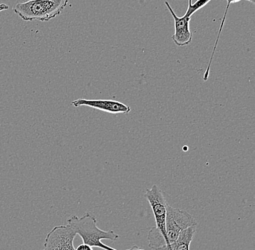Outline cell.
<instances>
[{"instance_id":"1","label":"cell","mask_w":255,"mask_h":250,"mask_svg":"<svg viewBox=\"0 0 255 250\" xmlns=\"http://www.w3.org/2000/svg\"><path fill=\"white\" fill-rule=\"evenodd\" d=\"M76 235H79L83 243L89 245L92 248H100L104 250H117L108 247L102 243L103 240L116 241L119 240V235L114 231H104L97 227V221L95 216L87 213L84 216H79L73 215L67 221Z\"/></svg>"},{"instance_id":"2","label":"cell","mask_w":255,"mask_h":250,"mask_svg":"<svg viewBox=\"0 0 255 250\" xmlns=\"http://www.w3.org/2000/svg\"><path fill=\"white\" fill-rule=\"evenodd\" d=\"M69 0H29L12 9L24 21L48 22L60 15Z\"/></svg>"},{"instance_id":"3","label":"cell","mask_w":255,"mask_h":250,"mask_svg":"<svg viewBox=\"0 0 255 250\" xmlns=\"http://www.w3.org/2000/svg\"><path fill=\"white\" fill-rule=\"evenodd\" d=\"M197 225V221L189 213L167 205L165 233L168 245L174 243L183 230Z\"/></svg>"},{"instance_id":"4","label":"cell","mask_w":255,"mask_h":250,"mask_svg":"<svg viewBox=\"0 0 255 250\" xmlns=\"http://www.w3.org/2000/svg\"><path fill=\"white\" fill-rule=\"evenodd\" d=\"M76 236L69 224L54 227L46 237L43 250H76L73 242Z\"/></svg>"},{"instance_id":"5","label":"cell","mask_w":255,"mask_h":250,"mask_svg":"<svg viewBox=\"0 0 255 250\" xmlns=\"http://www.w3.org/2000/svg\"><path fill=\"white\" fill-rule=\"evenodd\" d=\"M144 197L149 202L151 210L154 213L155 219L156 228L158 229L163 237L165 243H167L166 233H165V220H166L167 203L165 196L156 184H154L151 189H146Z\"/></svg>"},{"instance_id":"6","label":"cell","mask_w":255,"mask_h":250,"mask_svg":"<svg viewBox=\"0 0 255 250\" xmlns=\"http://www.w3.org/2000/svg\"><path fill=\"white\" fill-rule=\"evenodd\" d=\"M165 4L174 19L175 32L174 34L172 36L173 41L178 47H185L189 45L192 41V33L189 27L191 17L186 15L178 17L168 1H165Z\"/></svg>"},{"instance_id":"7","label":"cell","mask_w":255,"mask_h":250,"mask_svg":"<svg viewBox=\"0 0 255 250\" xmlns=\"http://www.w3.org/2000/svg\"><path fill=\"white\" fill-rule=\"evenodd\" d=\"M75 107L89 106L93 109L101 110L110 114H128L130 111V106L120 101L113 100H89L79 98L71 102Z\"/></svg>"},{"instance_id":"8","label":"cell","mask_w":255,"mask_h":250,"mask_svg":"<svg viewBox=\"0 0 255 250\" xmlns=\"http://www.w3.org/2000/svg\"><path fill=\"white\" fill-rule=\"evenodd\" d=\"M196 227L197 226H193L184 229L179 234L174 243L156 250H189L195 235Z\"/></svg>"},{"instance_id":"9","label":"cell","mask_w":255,"mask_h":250,"mask_svg":"<svg viewBox=\"0 0 255 250\" xmlns=\"http://www.w3.org/2000/svg\"><path fill=\"white\" fill-rule=\"evenodd\" d=\"M210 1H211V0H197V1H196L194 3L189 2L187 10H186L184 15L191 17V16L194 15L196 12H197L199 9L206 6Z\"/></svg>"},{"instance_id":"10","label":"cell","mask_w":255,"mask_h":250,"mask_svg":"<svg viewBox=\"0 0 255 250\" xmlns=\"http://www.w3.org/2000/svg\"><path fill=\"white\" fill-rule=\"evenodd\" d=\"M76 250H94L93 248L89 246V245H86V244H81L78 248H76Z\"/></svg>"},{"instance_id":"11","label":"cell","mask_w":255,"mask_h":250,"mask_svg":"<svg viewBox=\"0 0 255 250\" xmlns=\"http://www.w3.org/2000/svg\"><path fill=\"white\" fill-rule=\"evenodd\" d=\"M8 7H8L7 5H6L5 4H1V5H0V12L3 10H6V9H8Z\"/></svg>"},{"instance_id":"12","label":"cell","mask_w":255,"mask_h":250,"mask_svg":"<svg viewBox=\"0 0 255 250\" xmlns=\"http://www.w3.org/2000/svg\"><path fill=\"white\" fill-rule=\"evenodd\" d=\"M127 250H145L143 249H141L139 247L136 246V245H133V247L130 248V249H128Z\"/></svg>"}]
</instances>
